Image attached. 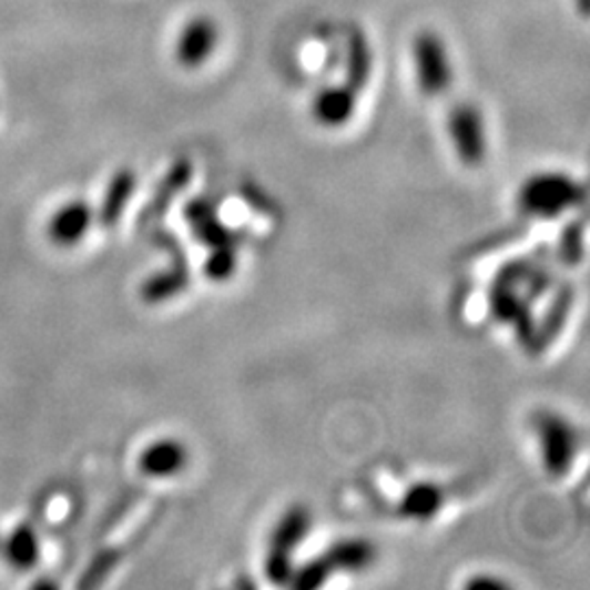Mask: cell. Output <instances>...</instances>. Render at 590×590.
Wrapping results in <instances>:
<instances>
[{
	"label": "cell",
	"mask_w": 590,
	"mask_h": 590,
	"mask_svg": "<svg viewBox=\"0 0 590 590\" xmlns=\"http://www.w3.org/2000/svg\"><path fill=\"white\" fill-rule=\"evenodd\" d=\"M2 558L16 567L18 571L33 569L40 562V538L31 522L18 525L2 542H0Z\"/></svg>",
	"instance_id": "cell-9"
},
{
	"label": "cell",
	"mask_w": 590,
	"mask_h": 590,
	"mask_svg": "<svg viewBox=\"0 0 590 590\" xmlns=\"http://www.w3.org/2000/svg\"><path fill=\"white\" fill-rule=\"evenodd\" d=\"M116 560H119V556H116L114 551L103 553L101 558H96V560L90 564V569H88V578L81 580V587H96V584H99V582L112 571V567L116 564Z\"/></svg>",
	"instance_id": "cell-22"
},
{
	"label": "cell",
	"mask_w": 590,
	"mask_h": 590,
	"mask_svg": "<svg viewBox=\"0 0 590 590\" xmlns=\"http://www.w3.org/2000/svg\"><path fill=\"white\" fill-rule=\"evenodd\" d=\"M193 234L202 245L213 247H223V245H236V236L230 227H225L215 215L193 223Z\"/></svg>",
	"instance_id": "cell-20"
},
{
	"label": "cell",
	"mask_w": 590,
	"mask_h": 590,
	"mask_svg": "<svg viewBox=\"0 0 590 590\" xmlns=\"http://www.w3.org/2000/svg\"><path fill=\"white\" fill-rule=\"evenodd\" d=\"M466 587L468 589H506L508 584L501 580H492V578H477V580H470Z\"/></svg>",
	"instance_id": "cell-24"
},
{
	"label": "cell",
	"mask_w": 590,
	"mask_h": 590,
	"mask_svg": "<svg viewBox=\"0 0 590 590\" xmlns=\"http://www.w3.org/2000/svg\"><path fill=\"white\" fill-rule=\"evenodd\" d=\"M294 571L295 567L292 553L269 549L267 560H265V573H267L269 582H274V584H289L292 578H294Z\"/></svg>",
	"instance_id": "cell-21"
},
{
	"label": "cell",
	"mask_w": 590,
	"mask_h": 590,
	"mask_svg": "<svg viewBox=\"0 0 590 590\" xmlns=\"http://www.w3.org/2000/svg\"><path fill=\"white\" fill-rule=\"evenodd\" d=\"M211 215H215V208H213V204L208 200H202V197L189 202V206L184 208V217L191 222V225L202 222V220H206Z\"/></svg>",
	"instance_id": "cell-23"
},
{
	"label": "cell",
	"mask_w": 590,
	"mask_h": 590,
	"mask_svg": "<svg viewBox=\"0 0 590 590\" xmlns=\"http://www.w3.org/2000/svg\"><path fill=\"white\" fill-rule=\"evenodd\" d=\"M238 267L236 261V245H223V247H213L211 256L204 263V276L213 283H225L234 276Z\"/></svg>",
	"instance_id": "cell-17"
},
{
	"label": "cell",
	"mask_w": 590,
	"mask_h": 590,
	"mask_svg": "<svg viewBox=\"0 0 590 590\" xmlns=\"http://www.w3.org/2000/svg\"><path fill=\"white\" fill-rule=\"evenodd\" d=\"M536 436L540 440L542 464L551 477H564L578 455L580 436L576 427L553 411H538L531 418Z\"/></svg>",
	"instance_id": "cell-2"
},
{
	"label": "cell",
	"mask_w": 590,
	"mask_h": 590,
	"mask_svg": "<svg viewBox=\"0 0 590 590\" xmlns=\"http://www.w3.org/2000/svg\"><path fill=\"white\" fill-rule=\"evenodd\" d=\"M448 134L452 148L457 151V157L466 166H479L484 162L488 149L486 128L475 105L461 103L448 114Z\"/></svg>",
	"instance_id": "cell-5"
},
{
	"label": "cell",
	"mask_w": 590,
	"mask_h": 590,
	"mask_svg": "<svg viewBox=\"0 0 590 590\" xmlns=\"http://www.w3.org/2000/svg\"><path fill=\"white\" fill-rule=\"evenodd\" d=\"M186 287H189V274H186L184 263L180 261L175 267L149 276L141 289V295L148 304H160L164 299L182 294Z\"/></svg>",
	"instance_id": "cell-15"
},
{
	"label": "cell",
	"mask_w": 590,
	"mask_h": 590,
	"mask_svg": "<svg viewBox=\"0 0 590 590\" xmlns=\"http://www.w3.org/2000/svg\"><path fill=\"white\" fill-rule=\"evenodd\" d=\"M94 213L88 202L74 200L62 206L49 223V236L60 247H74L88 234Z\"/></svg>",
	"instance_id": "cell-8"
},
{
	"label": "cell",
	"mask_w": 590,
	"mask_h": 590,
	"mask_svg": "<svg viewBox=\"0 0 590 590\" xmlns=\"http://www.w3.org/2000/svg\"><path fill=\"white\" fill-rule=\"evenodd\" d=\"M573 297L576 292L571 285H562L556 297L551 302V306L547 308L542 322L538 324V339H540V346L542 350L560 335V330L564 328L567 319H569V311H571V304H573Z\"/></svg>",
	"instance_id": "cell-16"
},
{
	"label": "cell",
	"mask_w": 590,
	"mask_h": 590,
	"mask_svg": "<svg viewBox=\"0 0 590 590\" xmlns=\"http://www.w3.org/2000/svg\"><path fill=\"white\" fill-rule=\"evenodd\" d=\"M311 529V515L304 506H294L289 508L278 525L272 531L269 538V549L276 551H285V553H294L295 549L304 542L306 533Z\"/></svg>",
	"instance_id": "cell-14"
},
{
	"label": "cell",
	"mask_w": 590,
	"mask_h": 590,
	"mask_svg": "<svg viewBox=\"0 0 590 590\" xmlns=\"http://www.w3.org/2000/svg\"><path fill=\"white\" fill-rule=\"evenodd\" d=\"M134 189H136V173L132 169H121L114 173L96 215L103 227H114L119 223L134 195Z\"/></svg>",
	"instance_id": "cell-10"
},
{
	"label": "cell",
	"mask_w": 590,
	"mask_h": 590,
	"mask_svg": "<svg viewBox=\"0 0 590 590\" xmlns=\"http://www.w3.org/2000/svg\"><path fill=\"white\" fill-rule=\"evenodd\" d=\"M0 542H2V538H0Z\"/></svg>",
	"instance_id": "cell-25"
},
{
	"label": "cell",
	"mask_w": 590,
	"mask_h": 590,
	"mask_svg": "<svg viewBox=\"0 0 590 590\" xmlns=\"http://www.w3.org/2000/svg\"><path fill=\"white\" fill-rule=\"evenodd\" d=\"M322 556L335 576V571H348L350 573V571L368 569L369 564L376 560V549L372 542L364 540V538H350V540L335 542Z\"/></svg>",
	"instance_id": "cell-12"
},
{
	"label": "cell",
	"mask_w": 590,
	"mask_h": 590,
	"mask_svg": "<svg viewBox=\"0 0 590 590\" xmlns=\"http://www.w3.org/2000/svg\"><path fill=\"white\" fill-rule=\"evenodd\" d=\"M444 506V492L436 484H414L398 503V515L409 520H429L436 517Z\"/></svg>",
	"instance_id": "cell-13"
},
{
	"label": "cell",
	"mask_w": 590,
	"mask_h": 590,
	"mask_svg": "<svg viewBox=\"0 0 590 590\" xmlns=\"http://www.w3.org/2000/svg\"><path fill=\"white\" fill-rule=\"evenodd\" d=\"M558 256L564 265L576 267L582 263L584 256V220L569 223L560 236V247Z\"/></svg>",
	"instance_id": "cell-18"
},
{
	"label": "cell",
	"mask_w": 590,
	"mask_h": 590,
	"mask_svg": "<svg viewBox=\"0 0 590 590\" xmlns=\"http://www.w3.org/2000/svg\"><path fill=\"white\" fill-rule=\"evenodd\" d=\"M355 110H357V90L348 83L322 88L311 103V114L315 123L328 130H337L350 123Z\"/></svg>",
	"instance_id": "cell-6"
},
{
	"label": "cell",
	"mask_w": 590,
	"mask_h": 590,
	"mask_svg": "<svg viewBox=\"0 0 590 590\" xmlns=\"http://www.w3.org/2000/svg\"><path fill=\"white\" fill-rule=\"evenodd\" d=\"M191 177H193V164H191L189 160H177V162L169 169L166 177L160 182V186H157L155 195L151 197V202H149L148 208H145V213H143V217H141V222L151 223L153 220L162 217V215L166 213V208L171 206V202H173V200L184 191V186L191 182Z\"/></svg>",
	"instance_id": "cell-11"
},
{
	"label": "cell",
	"mask_w": 590,
	"mask_h": 590,
	"mask_svg": "<svg viewBox=\"0 0 590 590\" xmlns=\"http://www.w3.org/2000/svg\"><path fill=\"white\" fill-rule=\"evenodd\" d=\"M411 53L420 90L429 96L442 94L452 81V69L442 38L436 31H423L414 38Z\"/></svg>",
	"instance_id": "cell-4"
},
{
	"label": "cell",
	"mask_w": 590,
	"mask_h": 590,
	"mask_svg": "<svg viewBox=\"0 0 590 590\" xmlns=\"http://www.w3.org/2000/svg\"><path fill=\"white\" fill-rule=\"evenodd\" d=\"M222 31L215 18L193 16L189 18L175 38V60L182 69H202L220 49Z\"/></svg>",
	"instance_id": "cell-3"
},
{
	"label": "cell",
	"mask_w": 590,
	"mask_h": 590,
	"mask_svg": "<svg viewBox=\"0 0 590 590\" xmlns=\"http://www.w3.org/2000/svg\"><path fill=\"white\" fill-rule=\"evenodd\" d=\"M517 204L527 217L556 220L584 204V186L564 173H536L518 189Z\"/></svg>",
	"instance_id": "cell-1"
},
{
	"label": "cell",
	"mask_w": 590,
	"mask_h": 590,
	"mask_svg": "<svg viewBox=\"0 0 590 590\" xmlns=\"http://www.w3.org/2000/svg\"><path fill=\"white\" fill-rule=\"evenodd\" d=\"M330 578H333L330 567L326 564L324 556H317L315 560H311L304 567L295 569L294 578H292L289 584L297 590H313L326 584Z\"/></svg>",
	"instance_id": "cell-19"
},
{
	"label": "cell",
	"mask_w": 590,
	"mask_h": 590,
	"mask_svg": "<svg viewBox=\"0 0 590 590\" xmlns=\"http://www.w3.org/2000/svg\"><path fill=\"white\" fill-rule=\"evenodd\" d=\"M186 461H189L186 446L173 438H162L149 444L139 457L141 472L153 479H166L180 475Z\"/></svg>",
	"instance_id": "cell-7"
}]
</instances>
